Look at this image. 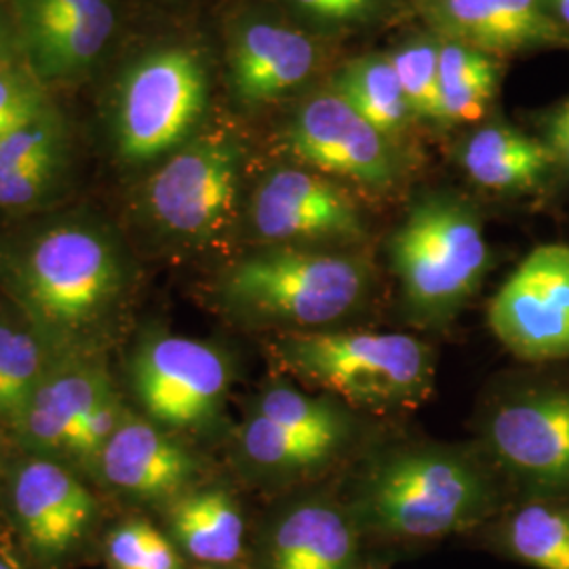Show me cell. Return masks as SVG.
<instances>
[{"instance_id": "6da1fadb", "label": "cell", "mask_w": 569, "mask_h": 569, "mask_svg": "<svg viewBox=\"0 0 569 569\" xmlns=\"http://www.w3.org/2000/svg\"><path fill=\"white\" fill-rule=\"evenodd\" d=\"M496 507L491 477L448 448L390 451L367 468L348 510L361 536L422 545L479 526Z\"/></svg>"}, {"instance_id": "7a4b0ae2", "label": "cell", "mask_w": 569, "mask_h": 569, "mask_svg": "<svg viewBox=\"0 0 569 569\" xmlns=\"http://www.w3.org/2000/svg\"><path fill=\"white\" fill-rule=\"evenodd\" d=\"M388 258L407 315L420 326H443L486 279L489 247L481 216L456 194H427L392 232Z\"/></svg>"}, {"instance_id": "3957f363", "label": "cell", "mask_w": 569, "mask_h": 569, "mask_svg": "<svg viewBox=\"0 0 569 569\" xmlns=\"http://www.w3.org/2000/svg\"><path fill=\"white\" fill-rule=\"evenodd\" d=\"M279 355L300 380L367 409L413 406L435 378L432 350L395 331H296Z\"/></svg>"}, {"instance_id": "277c9868", "label": "cell", "mask_w": 569, "mask_h": 569, "mask_svg": "<svg viewBox=\"0 0 569 569\" xmlns=\"http://www.w3.org/2000/svg\"><path fill=\"white\" fill-rule=\"evenodd\" d=\"M369 291L359 258L312 247L270 244L230 268L226 298L266 321L319 331L355 312Z\"/></svg>"}, {"instance_id": "5b68a950", "label": "cell", "mask_w": 569, "mask_h": 569, "mask_svg": "<svg viewBox=\"0 0 569 569\" xmlns=\"http://www.w3.org/2000/svg\"><path fill=\"white\" fill-rule=\"evenodd\" d=\"M122 266L110 239L91 226L42 232L21 258V300L42 327L68 333L96 321L119 293Z\"/></svg>"}, {"instance_id": "8992f818", "label": "cell", "mask_w": 569, "mask_h": 569, "mask_svg": "<svg viewBox=\"0 0 569 569\" xmlns=\"http://www.w3.org/2000/svg\"><path fill=\"white\" fill-rule=\"evenodd\" d=\"M207 91V68L188 47H161L133 61L114 102L119 152L143 163L178 150L203 114Z\"/></svg>"}, {"instance_id": "52a82bcc", "label": "cell", "mask_w": 569, "mask_h": 569, "mask_svg": "<svg viewBox=\"0 0 569 569\" xmlns=\"http://www.w3.org/2000/svg\"><path fill=\"white\" fill-rule=\"evenodd\" d=\"M243 182V150L228 136L182 143L143 186V207L167 237L207 243L234 218Z\"/></svg>"}, {"instance_id": "ba28073f", "label": "cell", "mask_w": 569, "mask_h": 569, "mask_svg": "<svg viewBox=\"0 0 569 569\" xmlns=\"http://www.w3.org/2000/svg\"><path fill=\"white\" fill-rule=\"evenodd\" d=\"M488 326L515 357L569 359V244H540L491 298Z\"/></svg>"}, {"instance_id": "9c48e42d", "label": "cell", "mask_w": 569, "mask_h": 569, "mask_svg": "<svg viewBox=\"0 0 569 569\" xmlns=\"http://www.w3.org/2000/svg\"><path fill=\"white\" fill-rule=\"evenodd\" d=\"M486 439L496 462L523 488L542 498L569 491V390L510 397L489 416Z\"/></svg>"}, {"instance_id": "30bf717a", "label": "cell", "mask_w": 569, "mask_h": 569, "mask_svg": "<svg viewBox=\"0 0 569 569\" xmlns=\"http://www.w3.org/2000/svg\"><path fill=\"white\" fill-rule=\"evenodd\" d=\"M21 61L39 79L74 81L100 60L117 30L114 0H9Z\"/></svg>"}, {"instance_id": "8fae6325", "label": "cell", "mask_w": 569, "mask_h": 569, "mask_svg": "<svg viewBox=\"0 0 569 569\" xmlns=\"http://www.w3.org/2000/svg\"><path fill=\"white\" fill-rule=\"evenodd\" d=\"M133 385L157 422L173 428L201 427L224 401L230 367L216 346L183 336H161L138 350Z\"/></svg>"}, {"instance_id": "7c38bea8", "label": "cell", "mask_w": 569, "mask_h": 569, "mask_svg": "<svg viewBox=\"0 0 569 569\" xmlns=\"http://www.w3.org/2000/svg\"><path fill=\"white\" fill-rule=\"evenodd\" d=\"M249 222L268 244H348L366 237L363 216L342 188L293 167L277 169L260 182Z\"/></svg>"}, {"instance_id": "4fadbf2b", "label": "cell", "mask_w": 569, "mask_h": 569, "mask_svg": "<svg viewBox=\"0 0 569 569\" xmlns=\"http://www.w3.org/2000/svg\"><path fill=\"white\" fill-rule=\"evenodd\" d=\"M291 152L323 173L385 190L397 182L399 161L388 142L333 89L312 96L289 124Z\"/></svg>"}, {"instance_id": "5bb4252c", "label": "cell", "mask_w": 569, "mask_h": 569, "mask_svg": "<svg viewBox=\"0 0 569 569\" xmlns=\"http://www.w3.org/2000/svg\"><path fill=\"white\" fill-rule=\"evenodd\" d=\"M435 37L462 42L493 58L569 49V32L545 0H413Z\"/></svg>"}, {"instance_id": "9a60e30c", "label": "cell", "mask_w": 569, "mask_h": 569, "mask_svg": "<svg viewBox=\"0 0 569 569\" xmlns=\"http://www.w3.org/2000/svg\"><path fill=\"white\" fill-rule=\"evenodd\" d=\"M13 512L28 549L53 563L81 547L93 523L96 500L68 470L39 460L18 472Z\"/></svg>"}, {"instance_id": "2e32d148", "label": "cell", "mask_w": 569, "mask_h": 569, "mask_svg": "<svg viewBox=\"0 0 569 569\" xmlns=\"http://www.w3.org/2000/svg\"><path fill=\"white\" fill-rule=\"evenodd\" d=\"M317 68V44L300 28L268 18H244L228 44V70L247 106L274 102L305 84Z\"/></svg>"}, {"instance_id": "e0dca14e", "label": "cell", "mask_w": 569, "mask_h": 569, "mask_svg": "<svg viewBox=\"0 0 569 569\" xmlns=\"http://www.w3.org/2000/svg\"><path fill=\"white\" fill-rule=\"evenodd\" d=\"M361 531L348 507L302 498L281 510L262 540V569H359Z\"/></svg>"}, {"instance_id": "ac0fdd59", "label": "cell", "mask_w": 569, "mask_h": 569, "mask_svg": "<svg viewBox=\"0 0 569 569\" xmlns=\"http://www.w3.org/2000/svg\"><path fill=\"white\" fill-rule=\"evenodd\" d=\"M100 460L108 483L143 500L176 496L194 472L190 453L140 418L122 420Z\"/></svg>"}, {"instance_id": "d6986e66", "label": "cell", "mask_w": 569, "mask_h": 569, "mask_svg": "<svg viewBox=\"0 0 569 569\" xmlns=\"http://www.w3.org/2000/svg\"><path fill=\"white\" fill-rule=\"evenodd\" d=\"M169 538L203 568L241 563L244 519L237 500L224 489H203L180 496L169 509Z\"/></svg>"}, {"instance_id": "ffe728a7", "label": "cell", "mask_w": 569, "mask_h": 569, "mask_svg": "<svg viewBox=\"0 0 569 569\" xmlns=\"http://www.w3.org/2000/svg\"><path fill=\"white\" fill-rule=\"evenodd\" d=\"M468 178L496 192H528L555 171L549 148L512 124L489 122L468 136L460 150Z\"/></svg>"}, {"instance_id": "44dd1931", "label": "cell", "mask_w": 569, "mask_h": 569, "mask_svg": "<svg viewBox=\"0 0 569 569\" xmlns=\"http://www.w3.org/2000/svg\"><path fill=\"white\" fill-rule=\"evenodd\" d=\"M106 390V378L98 371H70L53 380L41 382L21 416L20 425L28 439L44 449L66 446L70 428L81 420L82 413L98 403Z\"/></svg>"}, {"instance_id": "7402d4cb", "label": "cell", "mask_w": 569, "mask_h": 569, "mask_svg": "<svg viewBox=\"0 0 569 569\" xmlns=\"http://www.w3.org/2000/svg\"><path fill=\"white\" fill-rule=\"evenodd\" d=\"M498 545L529 568L569 569V505L529 500L500 523Z\"/></svg>"}, {"instance_id": "603a6c76", "label": "cell", "mask_w": 569, "mask_h": 569, "mask_svg": "<svg viewBox=\"0 0 569 569\" xmlns=\"http://www.w3.org/2000/svg\"><path fill=\"white\" fill-rule=\"evenodd\" d=\"M333 91L387 138L413 119L390 56L376 53L348 61L333 79Z\"/></svg>"}, {"instance_id": "cb8c5ba5", "label": "cell", "mask_w": 569, "mask_h": 569, "mask_svg": "<svg viewBox=\"0 0 569 569\" xmlns=\"http://www.w3.org/2000/svg\"><path fill=\"white\" fill-rule=\"evenodd\" d=\"M439 74L446 124L481 121L498 91V60L462 42L439 39Z\"/></svg>"}, {"instance_id": "d4e9b609", "label": "cell", "mask_w": 569, "mask_h": 569, "mask_svg": "<svg viewBox=\"0 0 569 569\" xmlns=\"http://www.w3.org/2000/svg\"><path fill=\"white\" fill-rule=\"evenodd\" d=\"M244 456L256 465L274 475H305L327 465L342 443L298 435L272 425L260 413H251L241 432Z\"/></svg>"}, {"instance_id": "484cf974", "label": "cell", "mask_w": 569, "mask_h": 569, "mask_svg": "<svg viewBox=\"0 0 569 569\" xmlns=\"http://www.w3.org/2000/svg\"><path fill=\"white\" fill-rule=\"evenodd\" d=\"M256 413L284 430L331 439L342 446L350 435L348 416L331 399L306 395L289 385L268 388L256 406Z\"/></svg>"}, {"instance_id": "4316f807", "label": "cell", "mask_w": 569, "mask_h": 569, "mask_svg": "<svg viewBox=\"0 0 569 569\" xmlns=\"http://www.w3.org/2000/svg\"><path fill=\"white\" fill-rule=\"evenodd\" d=\"M413 119L446 124L439 74V39L418 37L390 53Z\"/></svg>"}, {"instance_id": "83f0119b", "label": "cell", "mask_w": 569, "mask_h": 569, "mask_svg": "<svg viewBox=\"0 0 569 569\" xmlns=\"http://www.w3.org/2000/svg\"><path fill=\"white\" fill-rule=\"evenodd\" d=\"M41 385V350L37 340L9 326H0V418L16 420Z\"/></svg>"}, {"instance_id": "f1b7e54d", "label": "cell", "mask_w": 569, "mask_h": 569, "mask_svg": "<svg viewBox=\"0 0 569 569\" xmlns=\"http://www.w3.org/2000/svg\"><path fill=\"white\" fill-rule=\"evenodd\" d=\"M112 569H183V555L161 529L143 519H129L106 538Z\"/></svg>"}, {"instance_id": "f546056e", "label": "cell", "mask_w": 569, "mask_h": 569, "mask_svg": "<svg viewBox=\"0 0 569 569\" xmlns=\"http://www.w3.org/2000/svg\"><path fill=\"white\" fill-rule=\"evenodd\" d=\"M63 152V127L53 108L0 140V183L42 157Z\"/></svg>"}, {"instance_id": "4dcf8cb0", "label": "cell", "mask_w": 569, "mask_h": 569, "mask_svg": "<svg viewBox=\"0 0 569 569\" xmlns=\"http://www.w3.org/2000/svg\"><path fill=\"white\" fill-rule=\"evenodd\" d=\"M47 108H51L49 98L23 61L0 63V140Z\"/></svg>"}, {"instance_id": "1f68e13d", "label": "cell", "mask_w": 569, "mask_h": 569, "mask_svg": "<svg viewBox=\"0 0 569 569\" xmlns=\"http://www.w3.org/2000/svg\"><path fill=\"white\" fill-rule=\"evenodd\" d=\"M124 416L121 403L112 390H106L98 403L89 407L81 416V420L70 428L63 448L79 453L82 458L102 456L106 443L119 430Z\"/></svg>"}, {"instance_id": "d6a6232c", "label": "cell", "mask_w": 569, "mask_h": 569, "mask_svg": "<svg viewBox=\"0 0 569 569\" xmlns=\"http://www.w3.org/2000/svg\"><path fill=\"white\" fill-rule=\"evenodd\" d=\"M387 0H287L306 23L323 30H345L373 20Z\"/></svg>"}, {"instance_id": "836d02e7", "label": "cell", "mask_w": 569, "mask_h": 569, "mask_svg": "<svg viewBox=\"0 0 569 569\" xmlns=\"http://www.w3.org/2000/svg\"><path fill=\"white\" fill-rule=\"evenodd\" d=\"M61 159H63V152L42 157L39 161L23 167L7 182L0 183V207L18 209L23 204L39 201L49 190V186L56 182L61 169Z\"/></svg>"}, {"instance_id": "e575fe53", "label": "cell", "mask_w": 569, "mask_h": 569, "mask_svg": "<svg viewBox=\"0 0 569 569\" xmlns=\"http://www.w3.org/2000/svg\"><path fill=\"white\" fill-rule=\"evenodd\" d=\"M540 140L549 148L555 169L569 176V96L542 114Z\"/></svg>"}, {"instance_id": "d590c367", "label": "cell", "mask_w": 569, "mask_h": 569, "mask_svg": "<svg viewBox=\"0 0 569 569\" xmlns=\"http://www.w3.org/2000/svg\"><path fill=\"white\" fill-rule=\"evenodd\" d=\"M16 60H21L16 28L9 18V11L0 7V63Z\"/></svg>"}, {"instance_id": "8d00e7d4", "label": "cell", "mask_w": 569, "mask_h": 569, "mask_svg": "<svg viewBox=\"0 0 569 569\" xmlns=\"http://www.w3.org/2000/svg\"><path fill=\"white\" fill-rule=\"evenodd\" d=\"M550 18L569 32V0H545Z\"/></svg>"}, {"instance_id": "74e56055", "label": "cell", "mask_w": 569, "mask_h": 569, "mask_svg": "<svg viewBox=\"0 0 569 569\" xmlns=\"http://www.w3.org/2000/svg\"><path fill=\"white\" fill-rule=\"evenodd\" d=\"M204 569H251L243 566V563H237V566H226V568H204Z\"/></svg>"}, {"instance_id": "f35d334b", "label": "cell", "mask_w": 569, "mask_h": 569, "mask_svg": "<svg viewBox=\"0 0 569 569\" xmlns=\"http://www.w3.org/2000/svg\"><path fill=\"white\" fill-rule=\"evenodd\" d=\"M0 569H16V566H11L9 561H4V559H0Z\"/></svg>"}, {"instance_id": "ab89813d", "label": "cell", "mask_w": 569, "mask_h": 569, "mask_svg": "<svg viewBox=\"0 0 569 569\" xmlns=\"http://www.w3.org/2000/svg\"><path fill=\"white\" fill-rule=\"evenodd\" d=\"M359 569H373V568H359Z\"/></svg>"}]
</instances>
